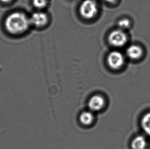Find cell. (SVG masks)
I'll return each instance as SVG.
<instances>
[{"label": "cell", "mask_w": 150, "mask_h": 149, "mask_svg": "<svg viewBox=\"0 0 150 149\" xmlns=\"http://www.w3.org/2000/svg\"><path fill=\"white\" fill-rule=\"evenodd\" d=\"M31 24L30 19L21 12H14L7 16L5 21V26L8 32L18 34L29 28Z\"/></svg>", "instance_id": "cell-1"}, {"label": "cell", "mask_w": 150, "mask_h": 149, "mask_svg": "<svg viewBox=\"0 0 150 149\" xmlns=\"http://www.w3.org/2000/svg\"><path fill=\"white\" fill-rule=\"evenodd\" d=\"M79 13L86 19H91L96 16L98 12L97 3L94 0H84L79 8Z\"/></svg>", "instance_id": "cell-2"}, {"label": "cell", "mask_w": 150, "mask_h": 149, "mask_svg": "<svg viewBox=\"0 0 150 149\" xmlns=\"http://www.w3.org/2000/svg\"><path fill=\"white\" fill-rule=\"evenodd\" d=\"M108 41L112 46L115 47H122L128 41V37L121 29L112 31L108 37Z\"/></svg>", "instance_id": "cell-3"}, {"label": "cell", "mask_w": 150, "mask_h": 149, "mask_svg": "<svg viewBox=\"0 0 150 149\" xmlns=\"http://www.w3.org/2000/svg\"><path fill=\"white\" fill-rule=\"evenodd\" d=\"M107 61L108 65L111 69L118 70L124 65L125 58L122 53L117 51H113L108 55Z\"/></svg>", "instance_id": "cell-4"}, {"label": "cell", "mask_w": 150, "mask_h": 149, "mask_svg": "<svg viewBox=\"0 0 150 149\" xmlns=\"http://www.w3.org/2000/svg\"><path fill=\"white\" fill-rule=\"evenodd\" d=\"M105 99L102 96L94 95L89 99L88 105L90 110L93 112L101 110L105 105Z\"/></svg>", "instance_id": "cell-5"}, {"label": "cell", "mask_w": 150, "mask_h": 149, "mask_svg": "<svg viewBox=\"0 0 150 149\" xmlns=\"http://www.w3.org/2000/svg\"><path fill=\"white\" fill-rule=\"evenodd\" d=\"M31 24L38 27L45 26L48 22L47 14L42 12H36L32 14L30 18Z\"/></svg>", "instance_id": "cell-6"}, {"label": "cell", "mask_w": 150, "mask_h": 149, "mask_svg": "<svg viewBox=\"0 0 150 149\" xmlns=\"http://www.w3.org/2000/svg\"><path fill=\"white\" fill-rule=\"evenodd\" d=\"M126 54L129 58L133 60H137L142 56L143 50L140 46L133 44L131 45L127 48L126 51Z\"/></svg>", "instance_id": "cell-7"}, {"label": "cell", "mask_w": 150, "mask_h": 149, "mask_svg": "<svg viewBox=\"0 0 150 149\" xmlns=\"http://www.w3.org/2000/svg\"><path fill=\"white\" fill-rule=\"evenodd\" d=\"M147 146V141L142 135H138L133 139L131 143L132 149H146Z\"/></svg>", "instance_id": "cell-8"}, {"label": "cell", "mask_w": 150, "mask_h": 149, "mask_svg": "<svg viewBox=\"0 0 150 149\" xmlns=\"http://www.w3.org/2000/svg\"><path fill=\"white\" fill-rule=\"evenodd\" d=\"M79 119L81 124L88 126L93 123L94 117L91 111H85L79 115Z\"/></svg>", "instance_id": "cell-9"}, {"label": "cell", "mask_w": 150, "mask_h": 149, "mask_svg": "<svg viewBox=\"0 0 150 149\" xmlns=\"http://www.w3.org/2000/svg\"><path fill=\"white\" fill-rule=\"evenodd\" d=\"M141 126L144 133L150 136V112L146 113L142 117Z\"/></svg>", "instance_id": "cell-10"}, {"label": "cell", "mask_w": 150, "mask_h": 149, "mask_svg": "<svg viewBox=\"0 0 150 149\" xmlns=\"http://www.w3.org/2000/svg\"><path fill=\"white\" fill-rule=\"evenodd\" d=\"M117 24L120 28L122 30L123 29L129 28L130 27L131 22L128 18H123L118 21Z\"/></svg>", "instance_id": "cell-11"}, {"label": "cell", "mask_w": 150, "mask_h": 149, "mask_svg": "<svg viewBox=\"0 0 150 149\" xmlns=\"http://www.w3.org/2000/svg\"><path fill=\"white\" fill-rule=\"evenodd\" d=\"M33 5L39 9L44 8L47 5V0H33Z\"/></svg>", "instance_id": "cell-12"}, {"label": "cell", "mask_w": 150, "mask_h": 149, "mask_svg": "<svg viewBox=\"0 0 150 149\" xmlns=\"http://www.w3.org/2000/svg\"><path fill=\"white\" fill-rule=\"evenodd\" d=\"M105 1L106 2L109 3H114L116 2L117 0H105Z\"/></svg>", "instance_id": "cell-13"}, {"label": "cell", "mask_w": 150, "mask_h": 149, "mask_svg": "<svg viewBox=\"0 0 150 149\" xmlns=\"http://www.w3.org/2000/svg\"><path fill=\"white\" fill-rule=\"evenodd\" d=\"M1 2L3 3H10L11 2L12 0H0Z\"/></svg>", "instance_id": "cell-14"}]
</instances>
